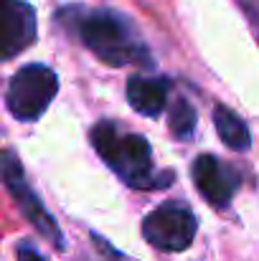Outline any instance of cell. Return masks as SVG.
Wrapping results in <instances>:
<instances>
[{
    "mask_svg": "<svg viewBox=\"0 0 259 261\" xmlns=\"http://www.w3.org/2000/svg\"><path fill=\"white\" fill-rule=\"evenodd\" d=\"M198 221L191 208L180 203H166L143 221V236L160 251H185L193 244Z\"/></svg>",
    "mask_w": 259,
    "mask_h": 261,
    "instance_id": "4",
    "label": "cell"
},
{
    "mask_svg": "<svg viewBox=\"0 0 259 261\" xmlns=\"http://www.w3.org/2000/svg\"><path fill=\"white\" fill-rule=\"evenodd\" d=\"M91 145L99 158L127 180L132 188H155L153 182V158L150 145L140 135H120L112 122H99L91 129Z\"/></svg>",
    "mask_w": 259,
    "mask_h": 261,
    "instance_id": "1",
    "label": "cell"
},
{
    "mask_svg": "<svg viewBox=\"0 0 259 261\" xmlns=\"http://www.w3.org/2000/svg\"><path fill=\"white\" fill-rule=\"evenodd\" d=\"M79 38L89 51L97 54V59L109 66H127L145 56V48L135 43L125 20L107 10L86 13L79 20Z\"/></svg>",
    "mask_w": 259,
    "mask_h": 261,
    "instance_id": "2",
    "label": "cell"
},
{
    "mask_svg": "<svg viewBox=\"0 0 259 261\" xmlns=\"http://www.w3.org/2000/svg\"><path fill=\"white\" fill-rule=\"evenodd\" d=\"M18 261H43L41 259V254L38 251H33L31 246H18Z\"/></svg>",
    "mask_w": 259,
    "mask_h": 261,
    "instance_id": "11",
    "label": "cell"
},
{
    "mask_svg": "<svg viewBox=\"0 0 259 261\" xmlns=\"http://www.w3.org/2000/svg\"><path fill=\"white\" fill-rule=\"evenodd\" d=\"M171 84L166 79H145V76H130L127 79V101L135 112L145 117H158L166 109Z\"/></svg>",
    "mask_w": 259,
    "mask_h": 261,
    "instance_id": "8",
    "label": "cell"
},
{
    "mask_svg": "<svg viewBox=\"0 0 259 261\" xmlns=\"http://www.w3.org/2000/svg\"><path fill=\"white\" fill-rule=\"evenodd\" d=\"M3 175H5L8 190L13 193V198L18 200L23 216L33 223V228H36L41 236H46L56 249H64V236H61L56 221L49 216V211L43 208V203H41V200L33 195V190L26 185V180H23V168L15 163L13 152H5V158H3Z\"/></svg>",
    "mask_w": 259,
    "mask_h": 261,
    "instance_id": "5",
    "label": "cell"
},
{
    "mask_svg": "<svg viewBox=\"0 0 259 261\" xmlns=\"http://www.w3.org/2000/svg\"><path fill=\"white\" fill-rule=\"evenodd\" d=\"M36 41V13L23 0H5V38L3 54L13 59L18 51Z\"/></svg>",
    "mask_w": 259,
    "mask_h": 261,
    "instance_id": "7",
    "label": "cell"
},
{
    "mask_svg": "<svg viewBox=\"0 0 259 261\" xmlns=\"http://www.w3.org/2000/svg\"><path fill=\"white\" fill-rule=\"evenodd\" d=\"M168 124H171V132L175 140H191L193 137V132H196V109L191 107L188 99H178L173 104Z\"/></svg>",
    "mask_w": 259,
    "mask_h": 261,
    "instance_id": "10",
    "label": "cell"
},
{
    "mask_svg": "<svg viewBox=\"0 0 259 261\" xmlns=\"http://www.w3.org/2000/svg\"><path fill=\"white\" fill-rule=\"evenodd\" d=\"M193 182L211 205L224 208L231 200L239 185V177L229 165L219 163L214 155H198L193 163Z\"/></svg>",
    "mask_w": 259,
    "mask_h": 261,
    "instance_id": "6",
    "label": "cell"
},
{
    "mask_svg": "<svg viewBox=\"0 0 259 261\" xmlns=\"http://www.w3.org/2000/svg\"><path fill=\"white\" fill-rule=\"evenodd\" d=\"M214 124H216V132H219V137H221V142L226 145V147H231V150H237V152H244V150H249V145H252V137H249V129H247V124L229 109V107H216L214 109Z\"/></svg>",
    "mask_w": 259,
    "mask_h": 261,
    "instance_id": "9",
    "label": "cell"
},
{
    "mask_svg": "<svg viewBox=\"0 0 259 261\" xmlns=\"http://www.w3.org/2000/svg\"><path fill=\"white\" fill-rule=\"evenodd\" d=\"M56 91H59V79L49 66L28 64L13 74L5 104L15 119H36L49 109Z\"/></svg>",
    "mask_w": 259,
    "mask_h": 261,
    "instance_id": "3",
    "label": "cell"
}]
</instances>
